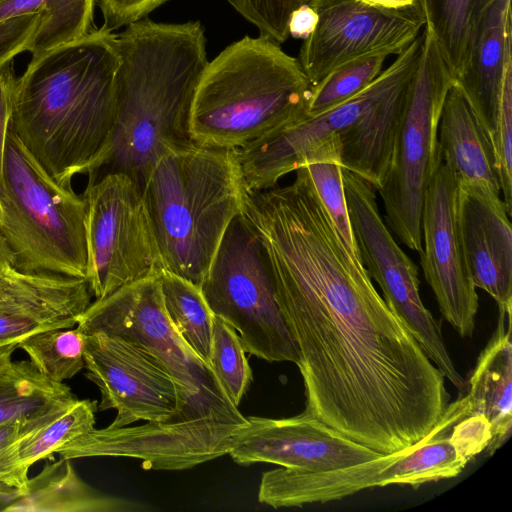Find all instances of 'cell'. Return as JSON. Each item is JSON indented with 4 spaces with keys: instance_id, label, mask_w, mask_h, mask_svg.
<instances>
[{
    "instance_id": "4dcf8cb0",
    "label": "cell",
    "mask_w": 512,
    "mask_h": 512,
    "mask_svg": "<svg viewBox=\"0 0 512 512\" xmlns=\"http://www.w3.org/2000/svg\"><path fill=\"white\" fill-rule=\"evenodd\" d=\"M96 401L77 400L51 422L27 434L17 443V452L23 467L48 458L59 448L95 428Z\"/></svg>"
},
{
    "instance_id": "ba28073f",
    "label": "cell",
    "mask_w": 512,
    "mask_h": 512,
    "mask_svg": "<svg viewBox=\"0 0 512 512\" xmlns=\"http://www.w3.org/2000/svg\"><path fill=\"white\" fill-rule=\"evenodd\" d=\"M471 414L466 394L448 404L434 429L417 444L396 453L329 471L277 468L262 475L258 500L273 508L326 503L365 489L409 485L413 489L457 477L472 458L452 435L456 422Z\"/></svg>"
},
{
    "instance_id": "ee69618b",
    "label": "cell",
    "mask_w": 512,
    "mask_h": 512,
    "mask_svg": "<svg viewBox=\"0 0 512 512\" xmlns=\"http://www.w3.org/2000/svg\"><path fill=\"white\" fill-rule=\"evenodd\" d=\"M370 5L387 8V9H399L411 6L417 3L419 0H362Z\"/></svg>"
},
{
    "instance_id": "e0dca14e",
    "label": "cell",
    "mask_w": 512,
    "mask_h": 512,
    "mask_svg": "<svg viewBox=\"0 0 512 512\" xmlns=\"http://www.w3.org/2000/svg\"><path fill=\"white\" fill-rule=\"evenodd\" d=\"M247 420L228 453L238 464L265 462L289 469L329 471L385 455L304 413L282 419L249 416Z\"/></svg>"
},
{
    "instance_id": "7bdbcfd3",
    "label": "cell",
    "mask_w": 512,
    "mask_h": 512,
    "mask_svg": "<svg viewBox=\"0 0 512 512\" xmlns=\"http://www.w3.org/2000/svg\"><path fill=\"white\" fill-rule=\"evenodd\" d=\"M15 268V257L5 238L0 234V273Z\"/></svg>"
},
{
    "instance_id": "ffe728a7",
    "label": "cell",
    "mask_w": 512,
    "mask_h": 512,
    "mask_svg": "<svg viewBox=\"0 0 512 512\" xmlns=\"http://www.w3.org/2000/svg\"><path fill=\"white\" fill-rule=\"evenodd\" d=\"M419 60L409 65L338 135L342 168L363 178L375 190L381 186L389 169L408 89Z\"/></svg>"
},
{
    "instance_id": "d6a6232c",
    "label": "cell",
    "mask_w": 512,
    "mask_h": 512,
    "mask_svg": "<svg viewBox=\"0 0 512 512\" xmlns=\"http://www.w3.org/2000/svg\"><path fill=\"white\" fill-rule=\"evenodd\" d=\"M210 367L229 400L238 407L252 381V370L236 330L215 315Z\"/></svg>"
},
{
    "instance_id": "44dd1931",
    "label": "cell",
    "mask_w": 512,
    "mask_h": 512,
    "mask_svg": "<svg viewBox=\"0 0 512 512\" xmlns=\"http://www.w3.org/2000/svg\"><path fill=\"white\" fill-rule=\"evenodd\" d=\"M438 143L442 162L452 171L458 185L477 186L500 195L491 138L454 82L442 105Z\"/></svg>"
},
{
    "instance_id": "603a6c76",
    "label": "cell",
    "mask_w": 512,
    "mask_h": 512,
    "mask_svg": "<svg viewBox=\"0 0 512 512\" xmlns=\"http://www.w3.org/2000/svg\"><path fill=\"white\" fill-rule=\"evenodd\" d=\"M498 310L496 330L465 387L471 414H481L490 423L492 438L486 449L490 455L507 442L512 431V310Z\"/></svg>"
},
{
    "instance_id": "f6af8a7d",
    "label": "cell",
    "mask_w": 512,
    "mask_h": 512,
    "mask_svg": "<svg viewBox=\"0 0 512 512\" xmlns=\"http://www.w3.org/2000/svg\"><path fill=\"white\" fill-rule=\"evenodd\" d=\"M17 345L11 344L0 348V369L11 361L12 353L17 348Z\"/></svg>"
},
{
    "instance_id": "4fadbf2b",
    "label": "cell",
    "mask_w": 512,
    "mask_h": 512,
    "mask_svg": "<svg viewBox=\"0 0 512 512\" xmlns=\"http://www.w3.org/2000/svg\"><path fill=\"white\" fill-rule=\"evenodd\" d=\"M310 6L318 19L297 59L312 86L354 58L400 54L425 27L419 1L399 9L362 0H314Z\"/></svg>"
},
{
    "instance_id": "2e32d148",
    "label": "cell",
    "mask_w": 512,
    "mask_h": 512,
    "mask_svg": "<svg viewBox=\"0 0 512 512\" xmlns=\"http://www.w3.org/2000/svg\"><path fill=\"white\" fill-rule=\"evenodd\" d=\"M413 53L405 49L364 89L341 104L295 122L236 150L247 192L277 185L300 168L306 157L327 139L339 135L410 65Z\"/></svg>"
},
{
    "instance_id": "484cf974",
    "label": "cell",
    "mask_w": 512,
    "mask_h": 512,
    "mask_svg": "<svg viewBox=\"0 0 512 512\" xmlns=\"http://www.w3.org/2000/svg\"><path fill=\"white\" fill-rule=\"evenodd\" d=\"M95 4L96 0H0V22L38 14V27L27 49L36 57L89 33Z\"/></svg>"
},
{
    "instance_id": "7a4b0ae2",
    "label": "cell",
    "mask_w": 512,
    "mask_h": 512,
    "mask_svg": "<svg viewBox=\"0 0 512 512\" xmlns=\"http://www.w3.org/2000/svg\"><path fill=\"white\" fill-rule=\"evenodd\" d=\"M76 326L86 334L101 330L135 344L176 385L174 419L167 424L106 428L101 439L107 456L139 459L145 469L185 470L229 453L233 438L248 424L247 417L170 321L160 275L96 299Z\"/></svg>"
},
{
    "instance_id": "ab89813d",
    "label": "cell",
    "mask_w": 512,
    "mask_h": 512,
    "mask_svg": "<svg viewBox=\"0 0 512 512\" xmlns=\"http://www.w3.org/2000/svg\"><path fill=\"white\" fill-rule=\"evenodd\" d=\"M54 328L62 327L0 311V348L18 344L19 341L31 334Z\"/></svg>"
},
{
    "instance_id": "5b68a950",
    "label": "cell",
    "mask_w": 512,
    "mask_h": 512,
    "mask_svg": "<svg viewBox=\"0 0 512 512\" xmlns=\"http://www.w3.org/2000/svg\"><path fill=\"white\" fill-rule=\"evenodd\" d=\"M312 84L280 44L245 36L208 61L194 91L193 142L238 150L307 114Z\"/></svg>"
},
{
    "instance_id": "e575fe53",
    "label": "cell",
    "mask_w": 512,
    "mask_h": 512,
    "mask_svg": "<svg viewBox=\"0 0 512 512\" xmlns=\"http://www.w3.org/2000/svg\"><path fill=\"white\" fill-rule=\"evenodd\" d=\"M503 202L512 211V66L508 68L501 92L496 128L491 135Z\"/></svg>"
},
{
    "instance_id": "74e56055",
    "label": "cell",
    "mask_w": 512,
    "mask_h": 512,
    "mask_svg": "<svg viewBox=\"0 0 512 512\" xmlns=\"http://www.w3.org/2000/svg\"><path fill=\"white\" fill-rule=\"evenodd\" d=\"M168 0H96L108 30L125 27L147 17Z\"/></svg>"
},
{
    "instance_id": "8fae6325",
    "label": "cell",
    "mask_w": 512,
    "mask_h": 512,
    "mask_svg": "<svg viewBox=\"0 0 512 512\" xmlns=\"http://www.w3.org/2000/svg\"><path fill=\"white\" fill-rule=\"evenodd\" d=\"M86 202L87 274L91 294L102 299L164 270L151 218L139 185L128 175L89 180Z\"/></svg>"
},
{
    "instance_id": "f35d334b",
    "label": "cell",
    "mask_w": 512,
    "mask_h": 512,
    "mask_svg": "<svg viewBox=\"0 0 512 512\" xmlns=\"http://www.w3.org/2000/svg\"><path fill=\"white\" fill-rule=\"evenodd\" d=\"M13 60L0 65V194L5 141L11 120L14 92L17 84Z\"/></svg>"
},
{
    "instance_id": "6da1fadb",
    "label": "cell",
    "mask_w": 512,
    "mask_h": 512,
    "mask_svg": "<svg viewBox=\"0 0 512 512\" xmlns=\"http://www.w3.org/2000/svg\"><path fill=\"white\" fill-rule=\"evenodd\" d=\"M245 196L296 341L302 413L381 454L425 438L449 404L445 377L351 258L305 168Z\"/></svg>"
},
{
    "instance_id": "5bb4252c",
    "label": "cell",
    "mask_w": 512,
    "mask_h": 512,
    "mask_svg": "<svg viewBox=\"0 0 512 512\" xmlns=\"http://www.w3.org/2000/svg\"><path fill=\"white\" fill-rule=\"evenodd\" d=\"M84 361L87 377L99 388V410L115 409L109 428L144 420L167 424L177 413L173 379L141 348L101 330L86 334Z\"/></svg>"
},
{
    "instance_id": "836d02e7",
    "label": "cell",
    "mask_w": 512,
    "mask_h": 512,
    "mask_svg": "<svg viewBox=\"0 0 512 512\" xmlns=\"http://www.w3.org/2000/svg\"><path fill=\"white\" fill-rule=\"evenodd\" d=\"M228 3L259 31V36L277 44L288 37V21L291 13L314 0H227Z\"/></svg>"
},
{
    "instance_id": "9a60e30c",
    "label": "cell",
    "mask_w": 512,
    "mask_h": 512,
    "mask_svg": "<svg viewBox=\"0 0 512 512\" xmlns=\"http://www.w3.org/2000/svg\"><path fill=\"white\" fill-rule=\"evenodd\" d=\"M458 182L442 162L426 189L420 264L440 312L463 338L471 337L479 307L457 220Z\"/></svg>"
},
{
    "instance_id": "4316f807",
    "label": "cell",
    "mask_w": 512,
    "mask_h": 512,
    "mask_svg": "<svg viewBox=\"0 0 512 512\" xmlns=\"http://www.w3.org/2000/svg\"><path fill=\"white\" fill-rule=\"evenodd\" d=\"M493 0H419L425 29L434 37L453 79L461 72L488 6Z\"/></svg>"
},
{
    "instance_id": "7c38bea8",
    "label": "cell",
    "mask_w": 512,
    "mask_h": 512,
    "mask_svg": "<svg viewBox=\"0 0 512 512\" xmlns=\"http://www.w3.org/2000/svg\"><path fill=\"white\" fill-rule=\"evenodd\" d=\"M343 186L352 232L362 264L383 293L390 309L410 330L423 352L460 393L466 381L445 345L441 324L420 297L418 268L400 248L382 219L375 188L342 168Z\"/></svg>"
},
{
    "instance_id": "1f68e13d",
    "label": "cell",
    "mask_w": 512,
    "mask_h": 512,
    "mask_svg": "<svg viewBox=\"0 0 512 512\" xmlns=\"http://www.w3.org/2000/svg\"><path fill=\"white\" fill-rule=\"evenodd\" d=\"M386 53L354 58L336 67L312 86L307 115L327 111L356 95L383 70Z\"/></svg>"
},
{
    "instance_id": "7402d4cb",
    "label": "cell",
    "mask_w": 512,
    "mask_h": 512,
    "mask_svg": "<svg viewBox=\"0 0 512 512\" xmlns=\"http://www.w3.org/2000/svg\"><path fill=\"white\" fill-rule=\"evenodd\" d=\"M91 296L84 278L16 268L0 273V311L42 323L75 327Z\"/></svg>"
},
{
    "instance_id": "52a82bcc",
    "label": "cell",
    "mask_w": 512,
    "mask_h": 512,
    "mask_svg": "<svg viewBox=\"0 0 512 512\" xmlns=\"http://www.w3.org/2000/svg\"><path fill=\"white\" fill-rule=\"evenodd\" d=\"M0 234L16 269L86 278L85 199L42 168L11 124L3 157Z\"/></svg>"
},
{
    "instance_id": "d590c367",
    "label": "cell",
    "mask_w": 512,
    "mask_h": 512,
    "mask_svg": "<svg viewBox=\"0 0 512 512\" xmlns=\"http://www.w3.org/2000/svg\"><path fill=\"white\" fill-rule=\"evenodd\" d=\"M37 429L20 423L0 425V481L26 488L28 469L20 463L17 443Z\"/></svg>"
},
{
    "instance_id": "9c48e42d",
    "label": "cell",
    "mask_w": 512,
    "mask_h": 512,
    "mask_svg": "<svg viewBox=\"0 0 512 512\" xmlns=\"http://www.w3.org/2000/svg\"><path fill=\"white\" fill-rule=\"evenodd\" d=\"M421 57L410 83L392 160L376 190L388 228L411 250L421 252V216L426 189L442 163L438 123L453 84L433 35L424 28Z\"/></svg>"
},
{
    "instance_id": "cb8c5ba5",
    "label": "cell",
    "mask_w": 512,
    "mask_h": 512,
    "mask_svg": "<svg viewBox=\"0 0 512 512\" xmlns=\"http://www.w3.org/2000/svg\"><path fill=\"white\" fill-rule=\"evenodd\" d=\"M77 400L67 385L48 379L30 360H11L0 369V425L40 428Z\"/></svg>"
},
{
    "instance_id": "8992f818",
    "label": "cell",
    "mask_w": 512,
    "mask_h": 512,
    "mask_svg": "<svg viewBox=\"0 0 512 512\" xmlns=\"http://www.w3.org/2000/svg\"><path fill=\"white\" fill-rule=\"evenodd\" d=\"M246 192L236 150L191 142L164 153L142 189L164 270L201 285Z\"/></svg>"
},
{
    "instance_id": "8d00e7d4",
    "label": "cell",
    "mask_w": 512,
    "mask_h": 512,
    "mask_svg": "<svg viewBox=\"0 0 512 512\" xmlns=\"http://www.w3.org/2000/svg\"><path fill=\"white\" fill-rule=\"evenodd\" d=\"M39 20L38 14H29L0 22V65L27 51Z\"/></svg>"
},
{
    "instance_id": "83f0119b",
    "label": "cell",
    "mask_w": 512,
    "mask_h": 512,
    "mask_svg": "<svg viewBox=\"0 0 512 512\" xmlns=\"http://www.w3.org/2000/svg\"><path fill=\"white\" fill-rule=\"evenodd\" d=\"M166 313L188 346L210 366L214 314L201 286L168 270L160 274Z\"/></svg>"
},
{
    "instance_id": "f1b7e54d",
    "label": "cell",
    "mask_w": 512,
    "mask_h": 512,
    "mask_svg": "<svg viewBox=\"0 0 512 512\" xmlns=\"http://www.w3.org/2000/svg\"><path fill=\"white\" fill-rule=\"evenodd\" d=\"M302 166L306 168L315 191L343 246L354 262L364 268L352 232L346 204L340 162L339 136L335 135L324 141L306 157Z\"/></svg>"
},
{
    "instance_id": "f546056e",
    "label": "cell",
    "mask_w": 512,
    "mask_h": 512,
    "mask_svg": "<svg viewBox=\"0 0 512 512\" xmlns=\"http://www.w3.org/2000/svg\"><path fill=\"white\" fill-rule=\"evenodd\" d=\"M86 333L75 326L31 334L18 342L29 360L48 379L64 383L85 367Z\"/></svg>"
},
{
    "instance_id": "30bf717a",
    "label": "cell",
    "mask_w": 512,
    "mask_h": 512,
    "mask_svg": "<svg viewBox=\"0 0 512 512\" xmlns=\"http://www.w3.org/2000/svg\"><path fill=\"white\" fill-rule=\"evenodd\" d=\"M200 286L213 314L238 331L247 353L298 365L266 253L241 215L229 224Z\"/></svg>"
},
{
    "instance_id": "ac0fdd59",
    "label": "cell",
    "mask_w": 512,
    "mask_h": 512,
    "mask_svg": "<svg viewBox=\"0 0 512 512\" xmlns=\"http://www.w3.org/2000/svg\"><path fill=\"white\" fill-rule=\"evenodd\" d=\"M510 216L500 195L458 185L457 220L472 281L506 310H512Z\"/></svg>"
},
{
    "instance_id": "d4e9b609",
    "label": "cell",
    "mask_w": 512,
    "mask_h": 512,
    "mask_svg": "<svg viewBox=\"0 0 512 512\" xmlns=\"http://www.w3.org/2000/svg\"><path fill=\"white\" fill-rule=\"evenodd\" d=\"M70 460L61 458L28 480L27 492L16 511L131 512L147 510L139 503L102 495L84 483Z\"/></svg>"
},
{
    "instance_id": "277c9868",
    "label": "cell",
    "mask_w": 512,
    "mask_h": 512,
    "mask_svg": "<svg viewBox=\"0 0 512 512\" xmlns=\"http://www.w3.org/2000/svg\"><path fill=\"white\" fill-rule=\"evenodd\" d=\"M115 125L103 166L89 180L119 172L141 188L168 150L193 142L189 115L208 58L199 21L160 23L145 17L116 34Z\"/></svg>"
},
{
    "instance_id": "d6986e66",
    "label": "cell",
    "mask_w": 512,
    "mask_h": 512,
    "mask_svg": "<svg viewBox=\"0 0 512 512\" xmlns=\"http://www.w3.org/2000/svg\"><path fill=\"white\" fill-rule=\"evenodd\" d=\"M511 66V0H493L454 79L490 138L496 128L504 78Z\"/></svg>"
},
{
    "instance_id": "60d3db41",
    "label": "cell",
    "mask_w": 512,
    "mask_h": 512,
    "mask_svg": "<svg viewBox=\"0 0 512 512\" xmlns=\"http://www.w3.org/2000/svg\"><path fill=\"white\" fill-rule=\"evenodd\" d=\"M317 14L310 5H302L294 10L288 21V33L296 39L305 40L315 29Z\"/></svg>"
},
{
    "instance_id": "3957f363",
    "label": "cell",
    "mask_w": 512,
    "mask_h": 512,
    "mask_svg": "<svg viewBox=\"0 0 512 512\" xmlns=\"http://www.w3.org/2000/svg\"><path fill=\"white\" fill-rule=\"evenodd\" d=\"M117 37L104 28L32 57L17 79L10 124L61 186L105 163L115 125Z\"/></svg>"
},
{
    "instance_id": "b9f144b4",
    "label": "cell",
    "mask_w": 512,
    "mask_h": 512,
    "mask_svg": "<svg viewBox=\"0 0 512 512\" xmlns=\"http://www.w3.org/2000/svg\"><path fill=\"white\" fill-rule=\"evenodd\" d=\"M26 492L27 486L26 488H21L0 481V511H15Z\"/></svg>"
}]
</instances>
